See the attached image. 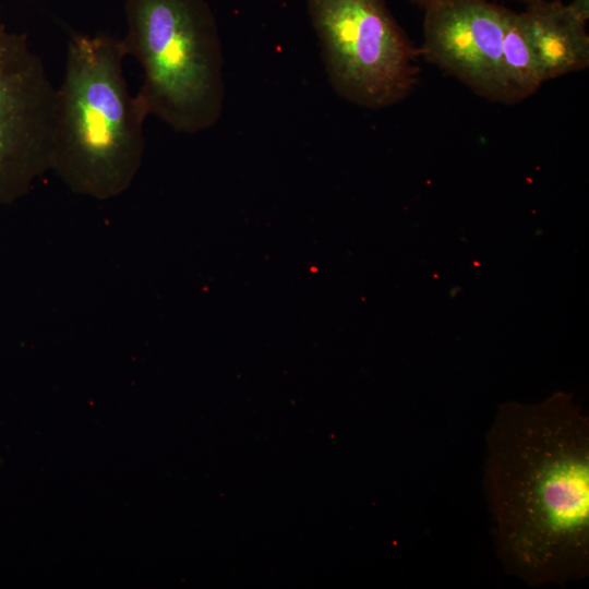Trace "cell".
I'll use <instances>...</instances> for the list:
<instances>
[{"mask_svg":"<svg viewBox=\"0 0 589 589\" xmlns=\"http://www.w3.org/2000/svg\"><path fill=\"white\" fill-rule=\"evenodd\" d=\"M484 490L497 556L531 587L589 574V420L572 397L500 405Z\"/></svg>","mask_w":589,"mask_h":589,"instance_id":"cell-1","label":"cell"},{"mask_svg":"<svg viewBox=\"0 0 589 589\" xmlns=\"http://www.w3.org/2000/svg\"><path fill=\"white\" fill-rule=\"evenodd\" d=\"M120 39L73 34L56 95L51 169L74 193L110 200L124 193L142 166L148 111L130 93Z\"/></svg>","mask_w":589,"mask_h":589,"instance_id":"cell-2","label":"cell"},{"mask_svg":"<svg viewBox=\"0 0 589 589\" xmlns=\"http://www.w3.org/2000/svg\"><path fill=\"white\" fill-rule=\"evenodd\" d=\"M125 56L142 69L137 96L172 130L212 128L225 100L223 51L206 0H124Z\"/></svg>","mask_w":589,"mask_h":589,"instance_id":"cell-3","label":"cell"},{"mask_svg":"<svg viewBox=\"0 0 589 589\" xmlns=\"http://www.w3.org/2000/svg\"><path fill=\"white\" fill-rule=\"evenodd\" d=\"M333 89L344 99L382 109L407 98L421 56L386 0H308Z\"/></svg>","mask_w":589,"mask_h":589,"instance_id":"cell-4","label":"cell"},{"mask_svg":"<svg viewBox=\"0 0 589 589\" xmlns=\"http://www.w3.org/2000/svg\"><path fill=\"white\" fill-rule=\"evenodd\" d=\"M56 95L27 36L0 25V207L51 169Z\"/></svg>","mask_w":589,"mask_h":589,"instance_id":"cell-5","label":"cell"},{"mask_svg":"<svg viewBox=\"0 0 589 589\" xmlns=\"http://www.w3.org/2000/svg\"><path fill=\"white\" fill-rule=\"evenodd\" d=\"M421 56L477 95L503 103L501 48L507 9L486 0H433Z\"/></svg>","mask_w":589,"mask_h":589,"instance_id":"cell-6","label":"cell"},{"mask_svg":"<svg viewBox=\"0 0 589 589\" xmlns=\"http://www.w3.org/2000/svg\"><path fill=\"white\" fill-rule=\"evenodd\" d=\"M522 12L544 82L589 65L586 21L560 0L529 1Z\"/></svg>","mask_w":589,"mask_h":589,"instance_id":"cell-7","label":"cell"},{"mask_svg":"<svg viewBox=\"0 0 589 589\" xmlns=\"http://www.w3.org/2000/svg\"><path fill=\"white\" fill-rule=\"evenodd\" d=\"M501 76L504 104L526 99L544 82L525 16L508 9L502 38Z\"/></svg>","mask_w":589,"mask_h":589,"instance_id":"cell-8","label":"cell"},{"mask_svg":"<svg viewBox=\"0 0 589 589\" xmlns=\"http://www.w3.org/2000/svg\"><path fill=\"white\" fill-rule=\"evenodd\" d=\"M572 9L585 21L589 17V0H573L569 3Z\"/></svg>","mask_w":589,"mask_h":589,"instance_id":"cell-9","label":"cell"},{"mask_svg":"<svg viewBox=\"0 0 589 589\" xmlns=\"http://www.w3.org/2000/svg\"><path fill=\"white\" fill-rule=\"evenodd\" d=\"M409 1H412V2H414V3H418V4L422 5V7H425V5H428L430 2H432L433 0H409Z\"/></svg>","mask_w":589,"mask_h":589,"instance_id":"cell-10","label":"cell"},{"mask_svg":"<svg viewBox=\"0 0 589 589\" xmlns=\"http://www.w3.org/2000/svg\"><path fill=\"white\" fill-rule=\"evenodd\" d=\"M528 1H532V0H528Z\"/></svg>","mask_w":589,"mask_h":589,"instance_id":"cell-11","label":"cell"}]
</instances>
